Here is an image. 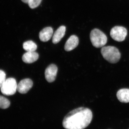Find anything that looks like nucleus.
<instances>
[{
  "instance_id": "1",
  "label": "nucleus",
  "mask_w": 129,
  "mask_h": 129,
  "mask_svg": "<svg viewBox=\"0 0 129 129\" xmlns=\"http://www.w3.org/2000/svg\"><path fill=\"white\" fill-rule=\"evenodd\" d=\"M92 114L89 109L80 107L69 113L63 120V126L66 129H84L92 120Z\"/></svg>"
},
{
  "instance_id": "2",
  "label": "nucleus",
  "mask_w": 129,
  "mask_h": 129,
  "mask_svg": "<svg viewBox=\"0 0 129 129\" xmlns=\"http://www.w3.org/2000/svg\"><path fill=\"white\" fill-rule=\"evenodd\" d=\"M102 55L108 62L115 63L119 61L121 57L118 49L114 46H103L101 50Z\"/></svg>"
},
{
  "instance_id": "3",
  "label": "nucleus",
  "mask_w": 129,
  "mask_h": 129,
  "mask_svg": "<svg viewBox=\"0 0 129 129\" xmlns=\"http://www.w3.org/2000/svg\"><path fill=\"white\" fill-rule=\"evenodd\" d=\"M90 39L92 45L97 48H101L106 45L107 38L103 32L98 29H92L90 34Z\"/></svg>"
},
{
  "instance_id": "4",
  "label": "nucleus",
  "mask_w": 129,
  "mask_h": 129,
  "mask_svg": "<svg viewBox=\"0 0 129 129\" xmlns=\"http://www.w3.org/2000/svg\"><path fill=\"white\" fill-rule=\"evenodd\" d=\"M2 94L6 95H13L17 89V84L15 79L9 78L6 79L1 88Z\"/></svg>"
},
{
  "instance_id": "5",
  "label": "nucleus",
  "mask_w": 129,
  "mask_h": 129,
  "mask_svg": "<svg viewBox=\"0 0 129 129\" xmlns=\"http://www.w3.org/2000/svg\"><path fill=\"white\" fill-rule=\"evenodd\" d=\"M127 30L124 27L116 26L113 27L110 32L111 37L115 41H124L127 36Z\"/></svg>"
},
{
  "instance_id": "6",
  "label": "nucleus",
  "mask_w": 129,
  "mask_h": 129,
  "mask_svg": "<svg viewBox=\"0 0 129 129\" xmlns=\"http://www.w3.org/2000/svg\"><path fill=\"white\" fill-rule=\"evenodd\" d=\"M58 71L55 64H52L48 66L45 71L46 79L49 83L53 82L55 80Z\"/></svg>"
},
{
  "instance_id": "7",
  "label": "nucleus",
  "mask_w": 129,
  "mask_h": 129,
  "mask_svg": "<svg viewBox=\"0 0 129 129\" xmlns=\"http://www.w3.org/2000/svg\"><path fill=\"white\" fill-rule=\"evenodd\" d=\"M33 85L32 81L29 79L22 80L17 85V90L21 94H25L32 88Z\"/></svg>"
},
{
  "instance_id": "8",
  "label": "nucleus",
  "mask_w": 129,
  "mask_h": 129,
  "mask_svg": "<svg viewBox=\"0 0 129 129\" xmlns=\"http://www.w3.org/2000/svg\"><path fill=\"white\" fill-rule=\"evenodd\" d=\"M79 43L78 38L75 35H72L67 40L64 45V50L67 51H70L78 46Z\"/></svg>"
},
{
  "instance_id": "9",
  "label": "nucleus",
  "mask_w": 129,
  "mask_h": 129,
  "mask_svg": "<svg viewBox=\"0 0 129 129\" xmlns=\"http://www.w3.org/2000/svg\"><path fill=\"white\" fill-rule=\"evenodd\" d=\"M53 34V29L51 27L44 28L39 33V38L41 41L46 42L50 39Z\"/></svg>"
},
{
  "instance_id": "10",
  "label": "nucleus",
  "mask_w": 129,
  "mask_h": 129,
  "mask_svg": "<svg viewBox=\"0 0 129 129\" xmlns=\"http://www.w3.org/2000/svg\"><path fill=\"white\" fill-rule=\"evenodd\" d=\"M39 57V54L36 52H27L23 54L22 59L24 62L30 63L37 61Z\"/></svg>"
},
{
  "instance_id": "11",
  "label": "nucleus",
  "mask_w": 129,
  "mask_h": 129,
  "mask_svg": "<svg viewBox=\"0 0 129 129\" xmlns=\"http://www.w3.org/2000/svg\"><path fill=\"white\" fill-rule=\"evenodd\" d=\"M66 31V27L63 25L60 26L57 29L52 38V41L53 44H56L61 41L64 36Z\"/></svg>"
},
{
  "instance_id": "12",
  "label": "nucleus",
  "mask_w": 129,
  "mask_h": 129,
  "mask_svg": "<svg viewBox=\"0 0 129 129\" xmlns=\"http://www.w3.org/2000/svg\"><path fill=\"white\" fill-rule=\"evenodd\" d=\"M117 96L121 102L129 103V89L124 88L119 90L117 92Z\"/></svg>"
},
{
  "instance_id": "13",
  "label": "nucleus",
  "mask_w": 129,
  "mask_h": 129,
  "mask_svg": "<svg viewBox=\"0 0 129 129\" xmlns=\"http://www.w3.org/2000/svg\"><path fill=\"white\" fill-rule=\"evenodd\" d=\"M23 49L27 52H33L36 50L37 48L36 44L32 41L25 42L23 45Z\"/></svg>"
},
{
  "instance_id": "14",
  "label": "nucleus",
  "mask_w": 129,
  "mask_h": 129,
  "mask_svg": "<svg viewBox=\"0 0 129 129\" xmlns=\"http://www.w3.org/2000/svg\"><path fill=\"white\" fill-rule=\"evenodd\" d=\"M10 102L5 97L0 95V108L6 109L9 107Z\"/></svg>"
},
{
  "instance_id": "15",
  "label": "nucleus",
  "mask_w": 129,
  "mask_h": 129,
  "mask_svg": "<svg viewBox=\"0 0 129 129\" xmlns=\"http://www.w3.org/2000/svg\"><path fill=\"white\" fill-rule=\"evenodd\" d=\"M42 0H29L28 5L31 9H34L38 7L41 3Z\"/></svg>"
},
{
  "instance_id": "16",
  "label": "nucleus",
  "mask_w": 129,
  "mask_h": 129,
  "mask_svg": "<svg viewBox=\"0 0 129 129\" xmlns=\"http://www.w3.org/2000/svg\"><path fill=\"white\" fill-rule=\"evenodd\" d=\"M6 80V74L3 70H0V88Z\"/></svg>"
},
{
  "instance_id": "17",
  "label": "nucleus",
  "mask_w": 129,
  "mask_h": 129,
  "mask_svg": "<svg viewBox=\"0 0 129 129\" xmlns=\"http://www.w3.org/2000/svg\"><path fill=\"white\" fill-rule=\"evenodd\" d=\"M23 2L25 3H28V2L29 0H21Z\"/></svg>"
}]
</instances>
